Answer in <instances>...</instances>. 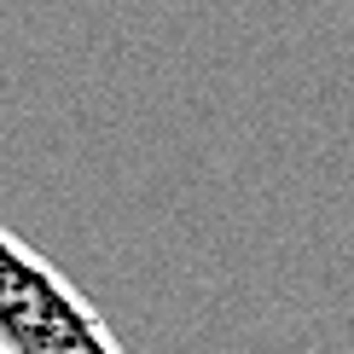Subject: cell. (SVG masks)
<instances>
[{
	"instance_id": "obj_1",
	"label": "cell",
	"mask_w": 354,
	"mask_h": 354,
	"mask_svg": "<svg viewBox=\"0 0 354 354\" xmlns=\"http://www.w3.org/2000/svg\"><path fill=\"white\" fill-rule=\"evenodd\" d=\"M0 354H128L64 273L0 227Z\"/></svg>"
}]
</instances>
